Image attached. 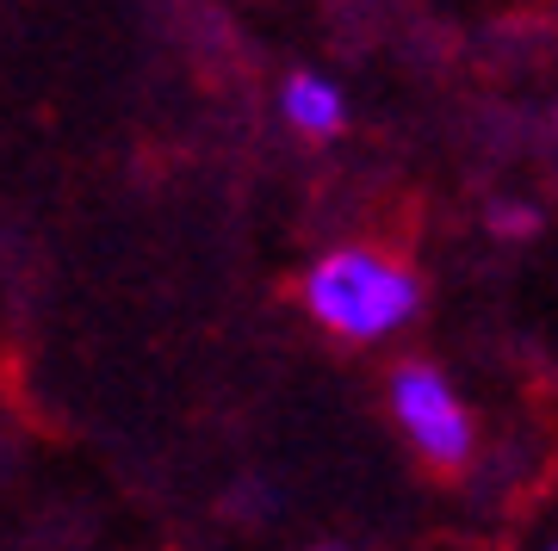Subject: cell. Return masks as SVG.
<instances>
[{
	"instance_id": "1",
	"label": "cell",
	"mask_w": 558,
	"mask_h": 551,
	"mask_svg": "<svg viewBox=\"0 0 558 551\" xmlns=\"http://www.w3.org/2000/svg\"><path fill=\"white\" fill-rule=\"evenodd\" d=\"M304 304L329 335L341 341H379L403 329L422 310V285L410 267L373 248H336L304 273Z\"/></svg>"
},
{
	"instance_id": "2",
	"label": "cell",
	"mask_w": 558,
	"mask_h": 551,
	"mask_svg": "<svg viewBox=\"0 0 558 551\" xmlns=\"http://www.w3.org/2000/svg\"><path fill=\"white\" fill-rule=\"evenodd\" d=\"M391 415L410 433V446L440 472H459L472 458V409L459 403L447 372L428 366V359H403L391 372Z\"/></svg>"
},
{
	"instance_id": "3",
	"label": "cell",
	"mask_w": 558,
	"mask_h": 551,
	"mask_svg": "<svg viewBox=\"0 0 558 551\" xmlns=\"http://www.w3.org/2000/svg\"><path fill=\"white\" fill-rule=\"evenodd\" d=\"M279 112L304 137H336L341 124H348V99H341L336 81L299 69V75H286V87H279Z\"/></svg>"
},
{
	"instance_id": "4",
	"label": "cell",
	"mask_w": 558,
	"mask_h": 551,
	"mask_svg": "<svg viewBox=\"0 0 558 551\" xmlns=\"http://www.w3.org/2000/svg\"><path fill=\"white\" fill-rule=\"evenodd\" d=\"M490 230L497 236H534L539 211H527V205H490Z\"/></svg>"
},
{
	"instance_id": "5",
	"label": "cell",
	"mask_w": 558,
	"mask_h": 551,
	"mask_svg": "<svg viewBox=\"0 0 558 551\" xmlns=\"http://www.w3.org/2000/svg\"><path fill=\"white\" fill-rule=\"evenodd\" d=\"M323 551H336V546H323Z\"/></svg>"
},
{
	"instance_id": "6",
	"label": "cell",
	"mask_w": 558,
	"mask_h": 551,
	"mask_svg": "<svg viewBox=\"0 0 558 551\" xmlns=\"http://www.w3.org/2000/svg\"><path fill=\"white\" fill-rule=\"evenodd\" d=\"M546 551H558V546H546Z\"/></svg>"
}]
</instances>
